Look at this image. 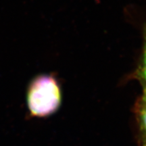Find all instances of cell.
Returning a JSON list of instances; mask_svg holds the SVG:
<instances>
[{
    "label": "cell",
    "mask_w": 146,
    "mask_h": 146,
    "mask_svg": "<svg viewBox=\"0 0 146 146\" xmlns=\"http://www.w3.org/2000/svg\"><path fill=\"white\" fill-rule=\"evenodd\" d=\"M61 103V91L54 76L42 75L31 83L27 94V104L33 116H46L52 114Z\"/></svg>",
    "instance_id": "obj_1"
},
{
    "label": "cell",
    "mask_w": 146,
    "mask_h": 146,
    "mask_svg": "<svg viewBox=\"0 0 146 146\" xmlns=\"http://www.w3.org/2000/svg\"><path fill=\"white\" fill-rule=\"evenodd\" d=\"M139 121L142 135H143V145L146 146V105L144 104L139 112Z\"/></svg>",
    "instance_id": "obj_2"
},
{
    "label": "cell",
    "mask_w": 146,
    "mask_h": 146,
    "mask_svg": "<svg viewBox=\"0 0 146 146\" xmlns=\"http://www.w3.org/2000/svg\"><path fill=\"white\" fill-rule=\"evenodd\" d=\"M139 76L146 83V29L145 32V46H144L143 58H142L141 66L140 67V70L139 71Z\"/></svg>",
    "instance_id": "obj_3"
},
{
    "label": "cell",
    "mask_w": 146,
    "mask_h": 146,
    "mask_svg": "<svg viewBox=\"0 0 146 146\" xmlns=\"http://www.w3.org/2000/svg\"><path fill=\"white\" fill-rule=\"evenodd\" d=\"M143 101H144V104L146 105V87L144 91V96H143Z\"/></svg>",
    "instance_id": "obj_4"
}]
</instances>
